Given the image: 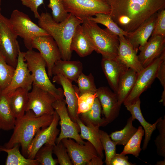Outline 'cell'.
<instances>
[{"mask_svg":"<svg viewBox=\"0 0 165 165\" xmlns=\"http://www.w3.org/2000/svg\"><path fill=\"white\" fill-rule=\"evenodd\" d=\"M52 80L53 82L62 86L68 114L72 120L76 123V120L79 116L77 114V98L72 82L60 74L54 75Z\"/></svg>","mask_w":165,"mask_h":165,"instance_id":"20","label":"cell"},{"mask_svg":"<svg viewBox=\"0 0 165 165\" xmlns=\"http://www.w3.org/2000/svg\"><path fill=\"white\" fill-rule=\"evenodd\" d=\"M61 141L73 165H86L92 159L98 156L95 147L88 141L83 144L70 138L63 139Z\"/></svg>","mask_w":165,"mask_h":165,"instance_id":"14","label":"cell"},{"mask_svg":"<svg viewBox=\"0 0 165 165\" xmlns=\"http://www.w3.org/2000/svg\"><path fill=\"white\" fill-rule=\"evenodd\" d=\"M95 16V17L91 16L88 19L97 24L104 25L109 31L118 36L122 35L127 37L131 33L124 31L119 27L109 14L98 13Z\"/></svg>","mask_w":165,"mask_h":165,"instance_id":"32","label":"cell"},{"mask_svg":"<svg viewBox=\"0 0 165 165\" xmlns=\"http://www.w3.org/2000/svg\"><path fill=\"white\" fill-rule=\"evenodd\" d=\"M82 26L93 44L96 52L103 57L116 58L119 43L118 36L107 28H101L97 24L88 18L83 20Z\"/></svg>","mask_w":165,"mask_h":165,"instance_id":"4","label":"cell"},{"mask_svg":"<svg viewBox=\"0 0 165 165\" xmlns=\"http://www.w3.org/2000/svg\"><path fill=\"white\" fill-rule=\"evenodd\" d=\"M65 101L64 99L56 100L53 106L57 113L59 117V124L61 130L56 143H59L64 138L72 139L77 142L83 144L85 141L81 138L79 133L80 128L77 123L73 122L70 117L66 106Z\"/></svg>","mask_w":165,"mask_h":165,"instance_id":"10","label":"cell"},{"mask_svg":"<svg viewBox=\"0 0 165 165\" xmlns=\"http://www.w3.org/2000/svg\"><path fill=\"white\" fill-rule=\"evenodd\" d=\"M25 52H21L18 49L17 61L11 82L6 89L1 91L8 94L19 88L31 90L33 84L32 75L29 70L24 58Z\"/></svg>","mask_w":165,"mask_h":165,"instance_id":"15","label":"cell"},{"mask_svg":"<svg viewBox=\"0 0 165 165\" xmlns=\"http://www.w3.org/2000/svg\"><path fill=\"white\" fill-rule=\"evenodd\" d=\"M159 35L165 37V9H163L157 13L154 28L151 36Z\"/></svg>","mask_w":165,"mask_h":165,"instance_id":"42","label":"cell"},{"mask_svg":"<svg viewBox=\"0 0 165 165\" xmlns=\"http://www.w3.org/2000/svg\"><path fill=\"white\" fill-rule=\"evenodd\" d=\"M29 91L27 89L19 88L7 94L11 109L16 119L21 118L25 114Z\"/></svg>","mask_w":165,"mask_h":165,"instance_id":"25","label":"cell"},{"mask_svg":"<svg viewBox=\"0 0 165 165\" xmlns=\"http://www.w3.org/2000/svg\"><path fill=\"white\" fill-rule=\"evenodd\" d=\"M32 45V49L37 50L45 60L47 74L50 78L51 77L55 63L61 59V54L55 41L50 35L39 36L33 39Z\"/></svg>","mask_w":165,"mask_h":165,"instance_id":"13","label":"cell"},{"mask_svg":"<svg viewBox=\"0 0 165 165\" xmlns=\"http://www.w3.org/2000/svg\"><path fill=\"white\" fill-rule=\"evenodd\" d=\"M18 36L13 30L9 19L0 13V53L6 62L15 68L17 61L20 46Z\"/></svg>","mask_w":165,"mask_h":165,"instance_id":"7","label":"cell"},{"mask_svg":"<svg viewBox=\"0 0 165 165\" xmlns=\"http://www.w3.org/2000/svg\"><path fill=\"white\" fill-rule=\"evenodd\" d=\"M103 159L99 156L92 159L86 165H102L103 164Z\"/></svg>","mask_w":165,"mask_h":165,"instance_id":"46","label":"cell"},{"mask_svg":"<svg viewBox=\"0 0 165 165\" xmlns=\"http://www.w3.org/2000/svg\"><path fill=\"white\" fill-rule=\"evenodd\" d=\"M15 68L9 65L0 53V92L9 85Z\"/></svg>","mask_w":165,"mask_h":165,"instance_id":"35","label":"cell"},{"mask_svg":"<svg viewBox=\"0 0 165 165\" xmlns=\"http://www.w3.org/2000/svg\"><path fill=\"white\" fill-rule=\"evenodd\" d=\"M48 8L52 10V16L56 22H60L67 17L68 13L65 9L62 0H49Z\"/></svg>","mask_w":165,"mask_h":165,"instance_id":"40","label":"cell"},{"mask_svg":"<svg viewBox=\"0 0 165 165\" xmlns=\"http://www.w3.org/2000/svg\"><path fill=\"white\" fill-rule=\"evenodd\" d=\"M28 97L26 112L31 110L38 117L53 114L55 110L53 104L57 100L52 94L32 85Z\"/></svg>","mask_w":165,"mask_h":165,"instance_id":"12","label":"cell"},{"mask_svg":"<svg viewBox=\"0 0 165 165\" xmlns=\"http://www.w3.org/2000/svg\"><path fill=\"white\" fill-rule=\"evenodd\" d=\"M76 83L78 85L79 95L85 93L93 94L96 93L97 88L92 73L86 75L82 72L79 77Z\"/></svg>","mask_w":165,"mask_h":165,"instance_id":"34","label":"cell"},{"mask_svg":"<svg viewBox=\"0 0 165 165\" xmlns=\"http://www.w3.org/2000/svg\"><path fill=\"white\" fill-rule=\"evenodd\" d=\"M160 102L163 103L164 106L165 105V90H163L161 95V99Z\"/></svg>","mask_w":165,"mask_h":165,"instance_id":"47","label":"cell"},{"mask_svg":"<svg viewBox=\"0 0 165 165\" xmlns=\"http://www.w3.org/2000/svg\"><path fill=\"white\" fill-rule=\"evenodd\" d=\"M159 134L154 141L156 148V152L159 156L165 158V116L163 119L160 117L156 125Z\"/></svg>","mask_w":165,"mask_h":165,"instance_id":"39","label":"cell"},{"mask_svg":"<svg viewBox=\"0 0 165 165\" xmlns=\"http://www.w3.org/2000/svg\"><path fill=\"white\" fill-rule=\"evenodd\" d=\"M138 50L140 52L138 55V59L144 68L165 51V37L159 35L151 36Z\"/></svg>","mask_w":165,"mask_h":165,"instance_id":"17","label":"cell"},{"mask_svg":"<svg viewBox=\"0 0 165 165\" xmlns=\"http://www.w3.org/2000/svg\"><path fill=\"white\" fill-rule=\"evenodd\" d=\"M156 165H165V158L164 160H160L157 162Z\"/></svg>","mask_w":165,"mask_h":165,"instance_id":"48","label":"cell"},{"mask_svg":"<svg viewBox=\"0 0 165 165\" xmlns=\"http://www.w3.org/2000/svg\"><path fill=\"white\" fill-rule=\"evenodd\" d=\"M99 133L100 140L105 153V163L106 165H110L111 159L116 153L117 145L106 132L99 129Z\"/></svg>","mask_w":165,"mask_h":165,"instance_id":"36","label":"cell"},{"mask_svg":"<svg viewBox=\"0 0 165 165\" xmlns=\"http://www.w3.org/2000/svg\"><path fill=\"white\" fill-rule=\"evenodd\" d=\"M103 0L104 1H105V0Z\"/></svg>","mask_w":165,"mask_h":165,"instance_id":"51","label":"cell"},{"mask_svg":"<svg viewBox=\"0 0 165 165\" xmlns=\"http://www.w3.org/2000/svg\"><path fill=\"white\" fill-rule=\"evenodd\" d=\"M24 58L32 76V85L48 92L57 100L63 99V89L57 88L50 81L46 70V63L40 53L32 49L28 50Z\"/></svg>","mask_w":165,"mask_h":165,"instance_id":"5","label":"cell"},{"mask_svg":"<svg viewBox=\"0 0 165 165\" xmlns=\"http://www.w3.org/2000/svg\"><path fill=\"white\" fill-rule=\"evenodd\" d=\"M20 144H16L12 148H6L0 147L2 151L7 154L5 162L6 165H39L35 159H31L26 158L21 153L19 150Z\"/></svg>","mask_w":165,"mask_h":165,"instance_id":"30","label":"cell"},{"mask_svg":"<svg viewBox=\"0 0 165 165\" xmlns=\"http://www.w3.org/2000/svg\"><path fill=\"white\" fill-rule=\"evenodd\" d=\"M22 4L29 8L33 13L35 18L38 19L40 17L38 9L44 4V0H20Z\"/></svg>","mask_w":165,"mask_h":165,"instance_id":"43","label":"cell"},{"mask_svg":"<svg viewBox=\"0 0 165 165\" xmlns=\"http://www.w3.org/2000/svg\"><path fill=\"white\" fill-rule=\"evenodd\" d=\"M101 107L97 97L91 108L87 112L79 115V116L82 123L86 125L100 127L108 124L104 118H101Z\"/></svg>","mask_w":165,"mask_h":165,"instance_id":"29","label":"cell"},{"mask_svg":"<svg viewBox=\"0 0 165 165\" xmlns=\"http://www.w3.org/2000/svg\"><path fill=\"white\" fill-rule=\"evenodd\" d=\"M157 13L152 15L134 31L131 32L128 37H126L134 49L138 50L145 45L151 36Z\"/></svg>","mask_w":165,"mask_h":165,"instance_id":"21","label":"cell"},{"mask_svg":"<svg viewBox=\"0 0 165 165\" xmlns=\"http://www.w3.org/2000/svg\"><path fill=\"white\" fill-rule=\"evenodd\" d=\"M54 145L45 144L42 146L36 153L35 159L41 165H56L58 164L57 159L52 156L53 149Z\"/></svg>","mask_w":165,"mask_h":165,"instance_id":"37","label":"cell"},{"mask_svg":"<svg viewBox=\"0 0 165 165\" xmlns=\"http://www.w3.org/2000/svg\"><path fill=\"white\" fill-rule=\"evenodd\" d=\"M156 78L160 81L163 90H165V60L160 65L156 72Z\"/></svg>","mask_w":165,"mask_h":165,"instance_id":"45","label":"cell"},{"mask_svg":"<svg viewBox=\"0 0 165 165\" xmlns=\"http://www.w3.org/2000/svg\"><path fill=\"white\" fill-rule=\"evenodd\" d=\"M9 19L16 35L23 39L28 50L32 49V42L35 38L50 35L33 22L28 15L18 9L13 11Z\"/></svg>","mask_w":165,"mask_h":165,"instance_id":"6","label":"cell"},{"mask_svg":"<svg viewBox=\"0 0 165 165\" xmlns=\"http://www.w3.org/2000/svg\"><path fill=\"white\" fill-rule=\"evenodd\" d=\"M128 156L121 154L116 153L111 159L110 165H133L130 162Z\"/></svg>","mask_w":165,"mask_h":165,"instance_id":"44","label":"cell"},{"mask_svg":"<svg viewBox=\"0 0 165 165\" xmlns=\"http://www.w3.org/2000/svg\"><path fill=\"white\" fill-rule=\"evenodd\" d=\"M1 152H2V151H1V150L0 149V154L1 153Z\"/></svg>","mask_w":165,"mask_h":165,"instance_id":"50","label":"cell"},{"mask_svg":"<svg viewBox=\"0 0 165 165\" xmlns=\"http://www.w3.org/2000/svg\"><path fill=\"white\" fill-rule=\"evenodd\" d=\"M38 25L52 36L56 42L59 50L61 59L70 60L72 52L71 41L76 28L82 24L83 21L68 13L63 21L57 22L48 13H42L38 19Z\"/></svg>","mask_w":165,"mask_h":165,"instance_id":"2","label":"cell"},{"mask_svg":"<svg viewBox=\"0 0 165 165\" xmlns=\"http://www.w3.org/2000/svg\"><path fill=\"white\" fill-rule=\"evenodd\" d=\"M65 10L81 20L97 13L110 14V6L103 0H62Z\"/></svg>","mask_w":165,"mask_h":165,"instance_id":"8","label":"cell"},{"mask_svg":"<svg viewBox=\"0 0 165 165\" xmlns=\"http://www.w3.org/2000/svg\"><path fill=\"white\" fill-rule=\"evenodd\" d=\"M119 43L116 58L128 68L139 73L144 68L138 59V50L134 48L125 36H119Z\"/></svg>","mask_w":165,"mask_h":165,"instance_id":"18","label":"cell"},{"mask_svg":"<svg viewBox=\"0 0 165 165\" xmlns=\"http://www.w3.org/2000/svg\"><path fill=\"white\" fill-rule=\"evenodd\" d=\"M53 118V115L38 117L32 110L26 111L23 116L16 119L13 132L9 140L2 146L10 148L20 144L22 154L27 158L28 146L37 131L42 128L49 126Z\"/></svg>","mask_w":165,"mask_h":165,"instance_id":"3","label":"cell"},{"mask_svg":"<svg viewBox=\"0 0 165 165\" xmlns=\"http://www.w3.org/2000/svg\"><path fill=\"white\" fill-rule=\"evenodd\" d=\"M165 60V51L150 64L138 73L133 89L123 103L124 105L132 104L139 99L141 94L148 88L156 78L158 68Z\"/></svg>","mask_w":165,"mask_h":165,"instance_id":"9","label":"cell"},{"mask_svg":"<svg viewBox=\"0 0 165 165\" xmlns=\"http://www.w3.org/2000/svg\"><path fill=\"white\" fill-rule=\"evenodd\" d=\"M140 98L134 104L125 105L127 110L130 113L131 116L135 120H138L143 128L145 131V138L142 149L145 150L151 139L153 132L156 129V125L159 120V118L153 124L147 122L143 116L140 108Z\"/></svg>","mask_w":165,"mask_h":165,"instance_id":"24","label":"cell"},{"mask_svg":"<svg viewBox=\"0 0 165 165\" xmlns=\"http://www.w3.org/2000/svg\"><path fill=\"white\" fill-rule=\"evenodd\" d=\"M112 19L124 31L132 32L165 8V0H105Z\"/></svg>","mask_w":165,"mask_h":165,"instance_id":"1","label":"cell"},{"mask_svg":"<svg viewBox=\"0 0 165 165\" xmlns=\"http://www.w3.org/2000/svg\"><path fill=\"white\" fill-rule=\"evenodd\" d=\"M76 122L79 126L81 138L90 142L95 148L98 156L104 158L103 148L100 137L99 127L94 126H88L85 125L80 119L79 116Z\"/></svg>","mask_w":165,"mask_h":165,"instance_id":"27","label":"cell"},{"mask_svg":"<svg viewBox=\"0 0 165 165\" xmlns=\"http://www.w3.org/2000/svg\"><path fill=\"white\" fill-rule=\"evenodd\" d=\"M59 117L55 110L53 118L50 125L46 127L39 129L28 145L27 158L34 159L37 151L45 144L55 145L60 130L57 127Z\"/></svg>","mask_w":165,"mask_h":165,"instance_id":"11","label":"cell"},{"mask_svg":"<svg viewBox=\"0 0 165 165\" xmlns=\"http://www.w3.org/2000/svg\"><path fill=\"white\" fill-rule=\"evenodd\" d=\"M138 74L134 70L128 68L120 77L116 93L118 102L120 105L123 103L133 89Z\"/></svg>","mask_w":165,"mask_h":165,"instance_id":"26","label":"cell"},{"mask_svg":"<svg viewBox=\"0 0 165 165\" xmlns=\"http://www.w3.org/2000/svg\"><path fill=\"white\" fill-rule=\"evenodd\" d=\"M101 66L109 85L113 91L116 93L120 78L128 68L117 58L103 57Z\"/></svg>","mask_w":165,"mask_h":165,"instance_id":"19","label":"cell"},{"mask_svg":"<svg viewBox=\"0 0 165 165\" xmlns=\"http://www.w3.org/2000/svg\"><path fill=\"white\" fill-rule=\"evenodd\" d=\"M77 98V114L79 115L88 111L92 107L95 98L96 93H85L79 95L78 87L74 86Z\"/></svg>","mask_w":165,"mask_h":165,"instance_id":"38","label":"cell"},{"mask_svg":"<svg viewBox=\"0 0 165 165\" xmlns=\"http://www.w3.org/2000/svg\"><path fill=\"white\" fill-rule=\"evenodd\" d=\"M96 94L104 118L108 124L112 122L118 117L121 106L116 93L107 87L102 86L97 89Z\"/></svg>","mask_w":165,"mask_h":165,"instance_id":"16","label":"cell"},{"mask_svg":"<svg viewBox=\"0 0 165 165\" xmlns=\"http://www.w3.org/2000/svg\"><path fill=\"white\" fill-rule=\"evenodd\" d=\"M2 0H0V13H1V5Z\"/></svg>","mask_w":165,"mask_h":165,"instance_id":"49","label":"cell"},{"mask_svg":"<svg viewBox=\"0 0 165 165\" xmlns=\"http://www.w3.org/2000/svg\"><path fill=\"white\" fill-rule=\"evenodd\" d=\"M145 131L142 127L139 126L136 132L130 138L120 154L124 155L131 154L136 157L139 155L141 151V144Z\"/></svg>","mask_w":165,"mask_h":165,"instance_id":"33","label":"cell"},{"mask_svg":"<svg viewBox=\"0 0 165 165\" xmlns=\"http://www.w3.org/2000/svg\"><path fill=\"white\" fill-rule=\"evenodd\" d=\"M70 49L82 57L90 54L95 51L93 44L80 24L75 30L71 41Z\"/></svg>","mask_w":165,"mask_h":165,"instance_id":"23","label":"cell"},{"mask_svg":"<svg viewBox=\"0 0 165 165\" xmlns=\"http://www.w3.org/2000/svg\"><path fill=\"white\" fill-rule=\"evenodd\" d=\"M134 120L131 116L127 119L126 124L123 129L112 132L109 135L117 145H125L136 132L138 128L133 125V122Z\"/></svg>","mask_w":165,"mask_h":165,"instance_id":"31","label":"cell"},{"mask_svg":"<svg viewBox=\"0 0 165 165\" xmlns=\"http://www.w3.org/2000/svg\"><path fill=\"white\" fill-rule=\"evenodd\" d=\"M16 119L11 109L8 95L0 92V129L8 131L13 129Z\"/></svg>","mask_w":165,"mask_h":165,"instance_id":"28","label":"cell"},{"mask_svg":"<svg viewBox=\"0 0 165 165\" xmlns=\"http://www.w3.org/2000/svg\"><path fill=\"white\" fill-rule=\"evenodd\" d=\"M82 70V64L79 61L60 59L55 63L52 72L53 75L60 74L72 82L76 83Z\"/></svg>","mask_w":165,"mask_h":165,"instance_id":"22","label":"cell"},{"mask_svg":"<svg viewBox=\"0 0 165 165\" xmlns=\"http://www.w3.org/2000/svg\"><path fill=\"white\" fill-rule=\"evenodd\" d=\"M53 153L57 157L58 163L60 165H73L67 149L61 141L53 146Z\"/></svg>","mask_w":165,"mask_h":165,"instance_id":"41","label":"cell"}]
</instances>
